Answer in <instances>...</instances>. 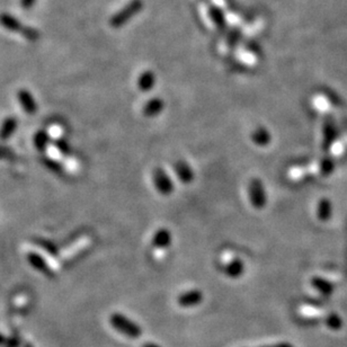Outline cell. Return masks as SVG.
<instances>
[{"label":"cell","instance_id":"8fae6325","mask_svg":"<svg viewBox=\"0 0 347 347\" xmlns=\"http://www.w3.org/2000/svg\"><path fill=\"white\" fill-rule=\"evenodd\" d=\"M209 15L210 18L213 22V24L217 26L219 30L223 31L227 27V21H226V16L222 9H220L219 7H215V6H212V7L209 8Z\"/></svg>","mask_w":347,"mask_h":347},{"label":"cell","instance_id":"277c9868","mask_svg":"<svg viewBox=\"0 0 347 347\" xmlns=\"http://www.w3.org/2000/svg\"><path fill=\"white\" fill-rule=\"evenodd\" d=\"M249 197L253 206L257 209L263 208L266 203V194L259 179H253L249 184Z\"/></svg>","mask_w":347,"mask_h":347},{"label":"cell","instance_id":"4fadbf2b","mask_svg":"<svg viewBox=\"0 0 347 347\" xmlns=\"http://www.w3.org/2000/svg\"><path fill=\"white\" fill-rule=\"evenodd\" d=\"M156 77L153 75L152 71L147 70L141 73V76L138 79V87L141 90H150L153 86H155Z\"/></svg>","mask_w":347,"mask_h":347},{"label":"cell","instance_id":"52a82bcc","mask_svg":"<svg viewBox=\"0 0 347 347\" xmlns=\"http://www.w3.org/2000/svg\"><path fill=\"white\" fill-rule=\"evenodd\" d=\"M203 300V294L198 290H191L189 292L180 294L178 297V304L183 308H190L200 304Z\"/></svg>","mask_w":347,"mask_h":347},{"label":"cell","instance_id":"7a4b0ae2","mask_svg":"<svg viewBox=\"0 0 347 347\" xmlns=\"http://www.w3.org/2000/svg\"><path fill=\"white\" fill-rule=\"evenodd\" d=\"M110 323L115 331L125 335L129 338L136 339L142 335V329L138 323L131 320L127 316L118 314V312L111 315Z\"/></svg>","mask_w":347,"mask_h":347},{"label":"cell","instance_id":"7c38bea8","mask_svg":"<svg viewBox=\"0 0 347 347\" xmlns=\"http://www.w3.org/2000/svg\"><path fill=\"white\" fill-rule=\"evenodd\" d=\"M243 271H244V265L239 258L230 261V263L226 266V270H224L226 275L231 278L240 277L242 275Z\"/></svg>","mask_w":347,"mask_h":347},{"label":"cell","instance_id":"f1b7e54d","mask_svg":"<svg viewBox=\"0 0 347 347\" xmlns=\"http://www.w3.org/2000/svg\"><path fill=\"white\" fill-rule=\"evenodd\" d=\"M6 340H7V338L5 337V335L0 333V347H4Z\"/></svg>","mask_w":347,"mask_h":347},{"label":"cell","instance_id":"cb8c5ba5","mask_svg":"<svg viewBox=\"0 0 347 347\" xmlns=\"http://www.w3.org/2000/svg\"><path fill=\"white\" fill-rule=\"evenodd\" d=\"M327 325L333 328V329H338L340 327V320H339V318L337 316H335V315H332V316H329L327 318Z\"/></svg>","mask_w":347,"mask_h":347},{"label":"cell","instance_id":"ba28073f","mask_svg":"<svg viewBox=\"0 0 347 347\" xmlns=\"http://www.w3.org/2000/svg\"><path fill=\"white\" fill-rule=\"evenodd\" d=\"M17 98H18V101L21 106L23 107V110H24L27 114L30 115L35 114L36 112L35 100H34L32 94L28 92L27 89H19L18 93H17Z\"/></svg>","mask_w":347,"mask_h":347},{"label":"cell","instance_id":"83f0119b","mask_svg":"<svg viewBox=\"0 0 347 347\" xmlns=\"http://www.w3.org/2000/svg\"><path fill=\"white\" fill-rule=\"evenodd\" d=\"M271 347H293V345L288 343V342H282V343H277V344H274V345H271Z\"/></svg>","mask_w":347,"mask_h":347},{"label":"cell","instance_id":"2e32d148","mask_svg":"<svg viewBox=\"0 0 347 347\" xmlns=\"http://www.w3.org/2000/svg\"><path fill=\"white\" fill-rule=\"evenodd\" d=\"M170 233L168 230H160L156 233L155 239H153V244L155 247H168V244L172 240Z\"/></svg>","mask_w":347,"mask_h":347},{"label":"cell","instance_id":"44dd1931","mask_svg":"<svg viewBox=\"0 0 347 347\" xmlns=\"http://www.w3.org/2000/svg\"><path fill=\"white\" fill-rule=\"evenodd\" d=\"M35 145L37 146V148H41V149L48 147V135L44 132L37 133L35 138Z\"/></svg>","mask_w":347,"mask_h":347},{"label":"cell","instance_id":"f546056e","mask_svg":"<svg viewBox=\"0 0 347 347\" xmlns=\"http://www.w3.org/2000/svg\"><path fill=\"white\" fill-rule=\"evenodd\" d=\"M142 347H160V346L155 344V343H145Z\"/></svg>","mask_w":347,"mask_h":347},{"label":"cell","instance_id":"6da1fadb","mask_svg":"<svg viewBox=\"0 0 347 347\" xmlns=\"http://www.w3.org/2000/svg\"><path fill=\"white\" fill-rule=\"evenodd\" d=\"M0 25L9 32L21 34L30 42H36L39 36H41V34H39L36 28L22 24L15 16L8 13L0 14Z\"/></svg>","mask_w":347,"mask_h":347},{"label":"cell","instance_id":"9c48e42d","mask_svg":"<svg viewBox=\"0 0 347 347\" xmlns=\"http://www.w3.org/2000/svg\"><path fill=\"white\" fill-rule=\"evenodd\" d=\"M156 187L162 194H169L173 191V184L168 176L161 169H157L155 172Z\"/></svg>","mask_w":347,"mask_h":347},{"label":"cell","instance_id":"603a6c76","mask_svg":"<svg viewBox=\"0 0 347 347\" xmlns=\"http://www.w3.org/2000/svg\"><path fill=\"white\" fill-rule=\"evenodd\" d=\"M62 133H64V130H62L60 125H52L49 129V135L53 139H59Z\"/></svg>","mask_w":347,"mask_h":347},{"label":"cell","instance_id":"30bf717a","mask_svg":"<svg viewBox=\"0 0 347 347\" xmlns=\"http://www.w3.org/2000/svg\"><path fill=\"white\" fill-rule=\"evenodd\" d=\"M17 128V119L14 116H9L5 118L2 127H0V141H6L9 136L15 132Z\"/></svg>","mask_w":347,"mask_h":347},{"label":"cell","instance_id":"4316f807","mask_svg":"<svg viewBox=\"0 0 347 347\" xmlns=\"http://www.w3.org/2000/svg\"><path fill=\"white\" fill-rule=\"evenodd\" d=\"M35 3L36 0H21V6L24 9H31Z\"/></svg>","mask_w":347,"mask_h":347},{"label":"cell","instance_id":"ffe728a7","mask_svg":"<svg viewBox=\"0 0 347 347\" xmlns=\"http://www.w3.org/2000/svg\"><path fill=\"white\" fill-rule=\"evenodd\" d=\"M47 152H48L49 157L51 159H53V160H61V159H62L61 151L54 146H48L47 147Z\"/></svg>","mask_w":347,"mask_h":347},{"label":"cell","instance_id":"4dcf8cb0","mask_svg":"<svg viewBox=\"0 0 347 347\" xmlns=\"http://www.w3.org/2000/svg\"><path fill=\"white\" fill-rule=\"evenodd\" d=\"M261 347H271V346H261Z\"/></svg>","mask_w":347,"mask_h":347},{"label":"cell","instance_id":"e0dca14e","mask_svg":"<svg viewBox=\"0 0 347 347\" xmlns=\"http://www.w3.org/2000/svg\"><path fill=\"white\" fill-rule=\"evenodd\" d=\"M176 170H177L179 178L183 181H190L192 179V170L186 162H178L176 165Z\"/></svg>","mask_w":347,"mask_h":347},{"label":"cell","instance_id":"ac0fdd59","mask_svg":"<svg viewBox=\"0 0 347 347\" xmlns=\"http://www.w3.org/2000/svg\"><path fill=\"white\" fill-rule=\"evenodd\" d=\"M312 284H314V287L316 289L319 290L320 292L322 293H325V294H329L332 292V287H331V284H329L328 282L326 281H323L321 280V278H314V280H312Z\"/></svg>","mask_w":347,"mask_h":347},{"label":"cell","instance_id":"8992f818","mask_svg":"<svg viewBox=\"0 0 347 347\" xmlns=\"http://www.w3.org/2000/svg\"><path fill=\"white\" fill-rule=\"evenodd\" d=\"M27 260L34 269L36 271L41 272L42 274L52 277L53 276V270L52 267L50 266V264L47 261V259L43 258L41 255H38L36 253H28L27 254Z\"/></svg>","mask_w":347,"mask_h":347},{"label":"cell","instance_id":"9a60e30c","mask_svg":"<svg viewBox=\"0 0 347 347\" xmlns=\"http://www.w3.org/2000/svg\"><path fill=\"white\" fill-rule=\"evenodd\" d=\"M253 140L259 146H266L271 141L270 132L265 128H258L253 134Z\"/></svg>","mask_w":347,"mask_h":347},{"label":"cell","instance_id":"3957f363","mask_svg":"<svg viewBox=\"0 0 347 347\" xmlns=\"http://www.w3.org/2000/svg\"><path fill=\"white\" fill-rule=\"evenodd\" d=\"M142 8H144V2H142V0H131V2L128 5H125L121 10H118L116 14L111 17L110 19L111 26L114 28L124 26L130 19H132L136 14H139Z\"/></svg>","mask_w":347,"mask_h":347},{"label":"cell","instance_id":"7402d4cb","mask_svg":"<svg viewBox=\"0 0 347 347\" xmlns=\"http://www.w3.org/2000/svg\"><path fill=\"white\" fill-rule=\"evenodd\" d=\"M65 166L67 168V170H69L71 173H75L79 169V164L76 160L75 158H68L65 160Z\"/></svg>","mask_w":347,"mask_h":347},{"label":"cell","instance_id":"d6986e66","mask_svg":"<svg viewBox=\"0 0 347 347\" xmlns=\"http://www.w3.org/2000/svg\"><path fill=\"white\" fill-rule=\"evenodd\" d=\"M241 38V32L239 28H232V30L228 34V44H230L231 47H235V45L240 41Z\"/></svg>","mask_w":347,"mask_h":347},{"label":"cell","instance_id":"5b68a950","mask_svg":"<svg viewBox=\"0 0 347 347\" xmlns=\"http://www.w3.org/2000/svg\"><path fill=\"white\" fill-rule=\"evenodd\" d=\"M92 238L88 237V236H83L81 238L77 239L76 241H73L69 247L65 248L62 250L60 256L61 258H64L66 260L68 259H71L75 257L77 254H79L80 252H83L84 249H86L87 247H89L90 244H92Z\"/></svg>","mask_w":347,"mask_h":347},{"label":"cell","instance_id":"d4e9b609","mask_svg":"<svg viewBox=\"0 0 347 347\" xmlns=\"http://www.w3.org/2000/svg\"><path fill=\"white\" fill-rule=\"evenodd\" d=\"M19 345H21L19 338L17 336H11L6 340L4 347H19Z\"/></svg>","mask_w":347,"mask_h":347},{"label":"cell","instance_id":"5bb4252c","mask_svg":"<svg viewBox=\"0 0 347 347\" xmlns=\"http://www.w3.org/2000/svg\"><path fill=\"white\" fill-rule=\"evenodd\" d=\"M162 107H164V103L161 99L153 98L149 101V103L146 104L144 112L147 116H155L161 112Z\"/></svg>","mask_w":347,"mask_h":347},{"label":"cell","instance_id":"484cf974","mask_svg":"<svg viewBox=\"0 0 347 347\" xmlns=\"http://www.w3.org/2000/svg\"><path fill=\"white\" fill-rule=\"evenodd\" d=\"M14 157V152L7 148L0 147V159H11Z\"/></svg>","mask_w":347,"mask_h":347}]
</instances>
